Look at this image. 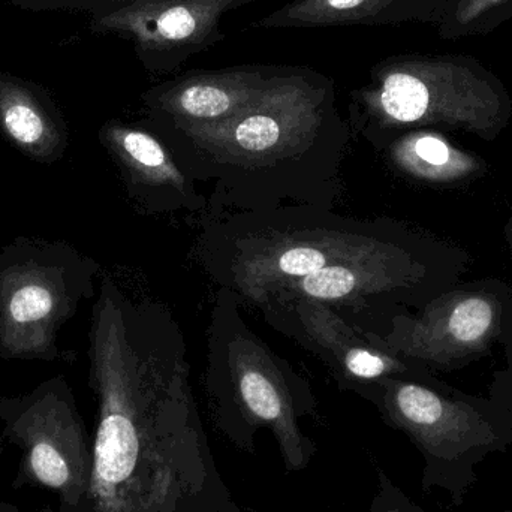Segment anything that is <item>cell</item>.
<instances>
[{
  "mask_svg": "<svg viewBox=\"0 0 512 512\" xmlns=\"http://www.w3.org/2000/svg\"><path fill=\"white\" fill-rule=\"evenodd\" d=\"M107 304L87 512H243L213 457L173 310Z\"/></svg>",
  "mask_w": 512,
  "mask_h": 512,
  "instance_id": "cell-1",
  "label": "cell"
},
{
  "mask_svg": "<svg viewBox=\"0 0 512 512\" xmlns=\"http://www.w3.org/2000/svg\"><path fill=\"white\" fill-rule=\"evenodd\" d=\"M177 164L206 195V218L282 207L334 209L352 138L327 75L283 66L268 89L237 116L179 126L146 116ZM204 218V219H206Z\"/></svg>",
  "mask_w": 512,
  "mask_h": 512,
  "instance_id": "cell-2",
  "label": "cell"
},
{
  "mask_svg": "<svg viewBox=\"0 0 512 512\" xmlns=\"http://www.w3.org/2000/svg\"><path fill=\"white\" fill-rule=\"evenodd\" d=\"M195 258L218 288L258 306L295 280L402 248L426 230L391 218H354L295 206L203 219Z\"/></svg>",
  "mask_w": 512,
  "mask_h": 512,
  "instance_id": "cell-3",
  "label": "cell"
},
{
  "mask_svg": "<svg viewBox=\"0 0 512 512\" xmlns=\"http://www.w3.org/2000/svg\"><path fill=\"white\" fill-rule=\"evenodd\" d=\"M240 301L218 288L207 328L204 390L216 430L242 453L255 456L261 430L273 435L283 468L301 472L318 453L301 421L315 420L312 385L249 327Z\"/></svg>",
  "mask_w": 512,
  "mask_h": 512,
  "instance_id": "cell-4",
  "label": "cell"
},
{
  "mask_svg": "<svg viewBox=\"0 0 512 512\" xmlns=\"http://www.w3.org/2000/svg\"><path fill=\"white\" fill-rule=\"evenodd\" d=\"M346 119L375 150L414 129L463 132L490 143L510 125L512 99L477 57L402 54L370 69L369 83L349 95Z\"/></svg>",
  "mask_w": 512,
  "mask_h": 512,
  "instance_id": "cell-5",
  "label": "cell"
},
{
  "mask_svg": "<svg viewBox=\"0 0 512 512\" xmlns=\"http://www.w3.org/2000/svg\"><path fill=\"white\" fill-rule=\"evenodd\" d=\"M424 460L421 489H439L460 507L477 484V468L512 445V415L490 397L432 379L387 378L360 394Z\"/></svg>",
  "mask_w": 512,
  "mask_h": 512,
  "instance_id": "cell-6",
  "label": "cell"
},
{
  "mask_svg": "<svg viewBox=\"0 0 512 512\" xmlns=\"http://www.w3.org/2000/svg\"><path fill=\"white\" fill-rule=\"evenodd\" d=\"M357 328L397 357L433 372H453L511 345L512 285L499 277L459 282L421 309L400 310Z\"/></svg>",
  "mask_w": 512,
  "mask_h": 512,
  "instance_id": "cell-7",
  "label": "cell"
},
{
  "mask_svg": "<svg viewBox=\"0 0 512 512\" xmlns=\"http://www.w3.org/2000/svg\"><path fill=\"white\" fill-rule=\"evenodd\" d=\"M256 309L273 330L315 355L342 390L357 396L382 379H432L436 376L423 364L373 345L328 304L301 298L265 301Z\"/></svg>",
  "mask_w": 512,
  "mask_h": 512,
  "instance_id": "cell-8",
  "label": "cell"
},
{
  "mask_svg": "<svg viewBox=\"0 0 512 512\" xmlns=\"http://www.w3.org/2000/svg\"><path fill=\"white\" fill-rule=\"evenodd\" d=\"M258 0H138L113 11L90 15V30L134 45L147 72L173 74L195 54L224 41L227 12Z\"/></svg>",
  "mask_w": 512,
  "mask_h": 512,
  "instance_id": "cell-9",
  "label": "cell"
},
{
  "mask_svg": "<svg viewBox=\"0 0 512 512\" xmlns=\"http://www.w3.org/2000/svg\"><path fill=\"white\" fill-rule=\"evenodd\" d=\"M277 65L197 69L143 93L146 116L179 126L224 122L248 108L282 71Z\"/></svg>",
  "mask_w": 512,
  "mask_h": 512,
  "instance_id": "cell-10",
  "label": "cell"
},
{
  "mask_svg": "<svg viewBox=\"0 0 512 512\" xmlns=\"http://www.w3.org/2000/svg\"><path fill=\"white\" fill-rule=\"evenodd\" d=\"M113 138L135 197L150 215H203L209 212L206 194L177 164L164 141L146 125H114Z\"/></svg>",
  "mask_w": 512,
  "mask_h": 512,
  "instance_id": "cell-11",
  "label": "cell"
},
{
  "mask_svg": "<svg viewBox=\"0 0 512 512\" xmlns=\"http://www.w3.org/2000/svg\"><path fill=\"white\" fill-rule=\"evenodd\" d=\"M451 0H291L254 23L256 29H319L337 26H438Z\"/></svg>",
  "mask_w": 512,
  "mask_h": 512,
  "instance_id": "cell-12",
  "label": "cell"
},
{
  "mask_svg": "<svg viewBox=\"0 0 512 512\" xmlns=\"http://www.w3.org/2000/svg\"><path fill=\"white\" fill-rule=\"evenodd\" d=\"M376 152L394 173L409 182L436 189L472 185L489 167L477 153L454 143L445 132L414 129L385 141Z\"/></svg>",
  "mask_w": 512,
  "mask_h": 512,
  "instance_id": "cell-13",
  "label": "cell"
},
{
  "mask_svg": "<svg viewBox=\"0 0 512 512\" xmlns=\"http://www.w3.org/2000/svg\"><path fill=\"white\" fill-rule=\"evenodd\" d=\"M512 18V0H451L436 26L444 41L486 36Z\"/></svg>",
  "mask_w": 512,
  "mask_h": 512,
  "instance_id": "cell-14",
  "label": "cell"
},
{
  "mask_svg": "<svg viewBox=\"0 0 512 512\" xmlns=\"http://www.w3.org/2000/svg\"><path fill=\"white\" fill-rule=\"evenodd\" d=\"M24 11H81L90 15L113 11L138 0H9Z\"/></svg>",
  "mask_w": 512,
  "mask_h": 512,
  "instance_id": "cell-15",
  "label": "cell"
},
{
  "mask_svg": "<svg viewBox=\"0 0 512 512\" xmlns=\"http://www.w3.org/2000/svg\"><path fill=\"white\" fill-rule=\"evenodd\" d=\"M53 306L51 295L41 286H24L11 300V315L18 322H32L44 318Z\"/></svg>",
  "mask_w": 512,
  "mask_h": 512,
  "instance_id": "cell-16",
  "label": "cell"
},
{
  "mask_svg": "<svg viewBox=\"0 0 512 512\" xmlns=\"http://www.w3.org/2000/svg\"><path fill=\"white\" fill-rule=\"evenodd\" d=\"M369 512H427L415 504L399 486L378 469V490L373 496Z\"/></svg>",
  "mask_w": 512,
  "mask_h": 512,
  "instance_id": "cell-17",
  "label": "cell"
},
{
  "mask_svg": "<svg viewBox=\"0 0 512 512\" xmlns=\"http://www.w3.org/2000/svg\"><path fill=\"white\" fill-rule=\"evenodd\" d=\"M504 352L507 364L504 369L493 373V379L489 385V397L512 415V343Z\"/></svg>",
  "mask_w": 512,
  "mask_h": 512,
  "instance_id": "cell-18",
  "label": "cell"
},
{
  "mask_svg": "<svg viewBox=\"0 0 512 512\" xmlns=\"http://www.w3.org/2000/svg\"><path fill=\"white\" fill-rule=\"evenodd\" d=\"M505 242H507L508 251H510L511 259H512V216L510 221L505 225L504 230Z\"/></svg>",
  "mask_w": 512,
  "mask_h": 512,
  "instance_id": "cell-19",
  "label": "cell"
},
{
  "mask_svg": "<svg viewBox=\"0 0 512 512\" xmlns=\"http://www.w3.org/2000/svg\"><path fill=\"white\" fill-rule=\"evenodd\" d=\"M0 512H21L14 505L8 504V502H0Z\"/></svg>",
  "mask_w": 512,
  "mask_h": 512,
  "instance_id": "cell-20",
  "label": "cell"
},
{
  "mask_svg": "<svg viewBox=\"0 0 512 512\" xmlns=\"http://www.w3.org/2000/svg\"><path fill=\"white\" fill-rule=\"evenodd\" d=\"M38 512H57V511L51 510L50 507H47V508H44V510H41V511H38Z\"/></svg>",
  "mask_w": 512,
  "mask_h": 512,
  "instance_id": "cell-21",
  "label": "cell"
},
{
  "mask_svg": "<svg viewBox=\"0 0 512 512\" xmlns=\"http://www.w3.org/2000/svg\"><path fill=\"white\" fill-rule=\"evenodd\" d=\"M251 512H258V511H251Z\"/></svg>",
  "mask_w": 512,
  "mask_h": 512,
  "instance_id": "cell-22",
  "label": "cell"
},
{
  "mask_svg": "<svg viewBox=\"0 0 512 512\" xmlns=\"http://www.w3.org/2000/svg\"><path fill=\"white\" fill-rule=\"evenodd\" d=\"M507 512H512V510H510V511H507Z\"/></svg>",
  "mask_w": 512,
  "mask_h": 512,
  "instance_id": "cell-23",
  "label": "cell"
}]
</instances>
